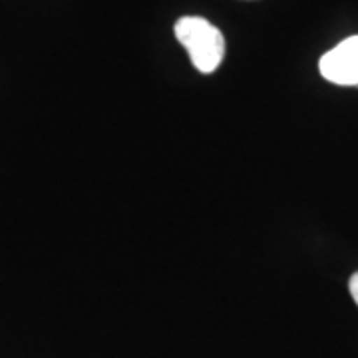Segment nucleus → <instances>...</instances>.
<instances>
[{"mask_svg": "<svg viewBox=\"0 0 358 358\" xmlns=\"http://www.w3.org/2000/svg\"><path fill=\"white\" fill-rule=\"evenodd\" d=\"M348 289H350V294H352L355 303H357V305H358V273H355V275L350 277V282H348Z\"/></svg>", "mask_w": 358, "mask_h": 358, "instance_id": "3", "label": "nucleus"}, {"mask_svg": "<svg viewBox=\"0 0 358 358\" xmlns=\"http://www.w3.org/2000/svg\"><path fill=\"white\" fill-rule=\"evenodd\" d=\"M324 80L338 86H358V36L343 40L319 62Z\"/></svg>", "mask_w": 358, "mask_h": 358, "instance_id": "2", "label": "nucleus"}, {"mask_svg": "<svg viewBox=\"0 0 358 358\" xmlns=\"http://www.w3.org/2000/svg\"><path fill=\"white\" fill-rule=\"evenodd\" d=\"M176 38L183 44L193 66L211 74L219 68L225 56V38L221 30L199 16H183L176 24Z\"/></svg>", "mask_w": 358, "mask_h": 358, "instance_id": "1", "label": "nucleus"}]
</instances>
